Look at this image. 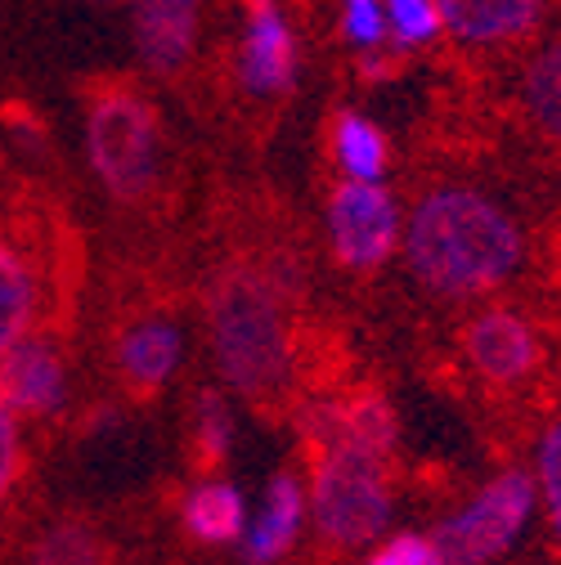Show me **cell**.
Returning a JSON list of instances; mask_svg holds the SVG:
<instances>
[{
  "instance_id": "cell-1",
  "label": "cell",
  "mask_w": 561,
  "mask_h": 565,
  "mask_svg": "<svg viewBox=\"0 0 561 565\" xmlns=\"http://www.w3.org/2000/svg\"><path fill=\"white\" fill-rule=\"evenodd\" d=\"M404 265L427 292L472 301L521 269L526 238L508 211L476 189H432L413 202L400 238Z\"/></svg>"
},
{
  "instance_id": "cell-2",
  "label": "cell",
  "mask_w": 561,
  "mask_h": 565,
  "mask_svg": "<svg viewBox=\"0 0 561 565\" xmlns=\"http://www.w3.org/2000/svg\"><path fill=\"white\" fill-rule=\"evenodd\" d=\"M207 341L225 386L269 404L293 386V337H288V292L265 265L234 260L207 282Z\"/></svg>"
},
{
  "instance_id": "cell-3",
  "label": "cell",
  "mask_w": 561,
  "mask_h": 565,
  "mask_svg": "<svg viewBox=\"0 0 561 565\" xmlns=\"http://www.w3.org/2000/svg\"><path fill=\"white\" fill-rule=\"evenodd\" d=\"M310 512L332 547L373 543L391 521L387 458L346 436H324L315 445Z\"/></svg>"
},
{
  "instance_id": "cell-4",
  "label": "cell",
  "mask_w": 561,
  "mask_h": 565,
  "mask_svg": "<svg viewBox=\"0 0 561 565\" xmlns=\"http://www.w3.org/2000/svg\"><path fill=\"white\" fill-rule=\"evenodd\" d=\"M86 158L95 180L117 202H139L158 184L162 167V126L145 95L108 86L86 113Z\"/></svg>"
},
{
  "instance_id": "cell-5",
  "label": "cell",
  "mask_w": 561,
  "mask_h": 565,
  "mask_svg": "<svg viewBox=\"0 0 561 565\" xmlns=\"http://www.w3.org/2000/svg\"><path fill=\"white\" fill-rule=\"evenodd\" d=\"M530 512H534V480L526 471H504L485 489H476L472 503L458 508L436 530V547L445 565H485L517 543Z\"/></svg>"
},
{
  "instance_id": "cell-6",
  "label": "cell",
  "mask_w": 561,
  "mask_h": 565,
  "mask_svg": "<svg viewBox=\"0 0 561 565\" xmlns=\"http://www.w3.org/2000/svg\"><path fill=\"white\" fill-rule=\"evenodd\" d=\"M404 211L382 180H341L328 198V243L346 269H378L400 252Z\"/></svg>"
},
{
  "instance_id": "cell-7",
  "label": "cell",
  "mask_w": 561,
  "mask_h": 565,
  "mask_svg": "<svg viewBox=\"0 0 561 565\" xmlns=\"http://www.w3.org/2000/svg\"><path fill=\"white\" fill-rule=\"evenodd\" d=\"M297 32L278 0H243V32H239V82L247 95H288L297 86Z\"/></svg>"
},
{
  "instance_id": "cell-8",
  "label": "cell",
  "mask_w": 561,
  "mask_h": 565,
  "mask_svg": "<svg viewBox=\"0 0 561 565\" xmlns=\"http://www.w3.org/2000/svg\"><path fill=\"white\" fill-rule=\"evenodd\" d=\"M463 350H467V364L489 386H517L543 360V341H539L534 323L521 310H508V306L480 310L463 332Z\"/></svg>"
},
{
  "instance_id": "cell-9",
  "label": "cell",
  "mask_w": 561,
  "mask_h": 565,
  "mask_svg": "<svg viewBox=\"0 0 561 565\" xmlns=\"http://www.w3.org/2000/svg\"><path fill=\"white\" fill-rule=\"evenodd\" d=\"M0 399L19 417H54L67 399V369L59 345L41 332H28L0 360Z\"/></svg>"
},
{
  "instance_id": "cell-10",
  "label": "cell",
  "mask_w": 561,
  "mask_h": 565,
  "mask_svg": "<svg viewBox=\"0 0 561 565\" xmlns=\"http://www.w3.org/2000/svg\"><path fill=\"white\" fill-rule=\"evenodd\" d=\"M548 6L552 0H436L445 36L476 50L526 41L548 19Z\"/></svg>"
},
{
  "instance_id": "cell-11",
  "label": "cell",
  "mask_w": 561,
  "mask_h": 565,
  "mask_svg": "<svg viewBox=\"0 0 561 565\" xmlns=\"http://www.w3.org/2000/svg\"><path fill=\"white\" fill-rule=\"evenodd\" d=\"M198 14H202V0H135L130 28H135V50L149 73L171 77L193 58Z\"/></svg>"
},
{
  "instance_id": "cell-12",
  "label": "cell",
  "mask_w": 561,
  "mask_h": 565,
  "mask_svg": "<svg viewBox=\"0 0 561 565\" xmlns=\"http://www.w3.org/2000/svg\"><path fill=\"white\" fill-rule=\"evenodd\" d=\"M306 489L293 471H278L265 489V503H261V516L252 521V530L243 534V556L247 565H274L284 556L297 534H301V521H306Z\"/></svg>"
},
{
  "instance_id": "cell-13",
  "label": "cell",
  "mask_w": 561,
  "mask_h": 565,
  "mask_svg": "<svg viewBox=\"0 0 561 565\" xmlns=\"http://www.w3.org/2000/svg\"><path fill=\"white\" fill-rule=\"evenodd\" d=\"M184 355V337L171 319H139L117 341V369L135 391H158Z\"/></svg>"
},
{
  "instance_id": "cell-14",
  "label": "cell",
  "mask_w": 561,
  "mask_h": 565,
  "mask_svg": "<svg viewBox=\"0 0 561 565\" xmlns=\"http://www.w3.org/2000/svg\"><path fill=\"white\" fill-rule=\"evenodd\" d=\"M36 310H41V278L28 252L0 234V360L36 328Z\"/></svg>"
},
{
  "instance_id": "cell-15",
  "label": "cell",
  "mask_w": 561,
  "mask_h": 565,
  "mask_svg": "<svg viewBox=\"0 0 561 565\" xmlns=\"http://www.w3.org/2000/svg\"><path fill=\"white\" fill-rule=\"evenodd\" d=\"M184 530L198 543H243L247 534V503L225 480H202L184 493Z\"/></svg>"
},
{
  "instance_id": "cell-16",
  "label": "cell",
  "mask_w": 561,
  "mask_h": 565,
  "mask_svg": "<svg viewBox=\"0 0 561 565\" xmlns=\"http://www.w3.org/2000/svg\"><path fill=\"white\" fill-rule=\"evenodd\" d=\"M332 158L346 180H382L391 167V145L373 117L364 113H337L332 121Z\"/></svg>"
},
{
  "instance_id": "cell-17",
  "label": "cell",
  "mask_w": 561,
  "mask_h": 565,
  "mask_svg": "<svg viewBox=\"0 0 561 565\" xmlns=\"http://www.w3.org/2000/svg\"><path fill=\"white\" fill-rule=\"evenodd\" d=\"M521 108L539 126V135L561 145V36L530 54L521 73Z\"/></svg>"
},
{
  "instance_id": "cell-18",
  "label": "cell",
  "mask_w": 561,
  "mask_h": 565,
  "mask_svg": "<svg viewBox=\"0 0 561 565\" xmlns=\"http://www.w3.org/2000/svg\"><path fill=\"white\" fill-rule=\"evenodd\" d=\"M28 565H104V543L86 521L67 516V521H54L36 539Z\"/></svg>"
},
{
  "instance_id": "cell-19",
  "label": "cell",
  "mask_w": 561,
  "mask_h": 565,
  "mask_svg": "<svg viewBox=\"0 0 561 565\" xmlns=\"http://www.w3.org/2000/svg\"><path fill=\"white\" fill-rule=\"evenodd\" d=\"M193 445H198L202 467H221L230 458L234 417H230V404L216 391H202L198 395V408H193Z\"/></svg>"
},
{
  "instance_id": "cell-20",
  "label": "cell",
  "mask_w": 561,
  "mask_h": 565,
  "mask_svg": "<svg viewBox=\"0 0 561 565\" xmlns=\"http://www.w3.org/2000/svg\"><path fill=\"white\" fill-rule=\"evenodd\" d=\"M387 28H391V45L400 50H417L445 32L436 0H387Z\"/></svg>"
},
{
  "instance_id": "cell-21",
  "label": "cell",
  "mask_w": 561,
  "mask_h": 565,
  "mask_svg": "<svg viewBox=\"0 0 561 565\" xmlns=\"http://www.w3.org/2000/svg\"><path fill=\"white\" fill-rule=\"evenodd\" d=\"M341 36L373 54L378 45L391 41V28H387V0H341Z\"/></svg>"
},
{
  "instance_id": "cell-22",
  "label": "cell",
  "mask_w": 561,
  "mask_h": 565,
  "mask_svg": "<svg viewBox=\"0 0 561 565\" xmlns=\"http://www.w3.org/2000/svg\"><path fill=\"white\" fill-rule=\"evenodd\" d=\"M534 467H539V493H543L548 525H552V534L561 539V417L539 436Z\"/></svg>"
},
{
  "instance_id": "cell-23",
  "label": "cell",
  "mask_w": 561,
  "mask_h": 565,
  "mask_svg": "<svg viewBox=\"0 0 561 565\" xmlns=\"http://www.w3.org/2000/svg\"><path fill=\"white\" fill-rule=\"evenodd\" d=\"M369 565H445V556H441L436 539L395 534V539H387V543L369 556Z\"/></svg>"
},
{
  "instance_id": "cell-24",
  "label": "cell",
  "mask_w": 561,
  "mask_h": 565,
  "mask_svg": "<svg viewBox=\"0 0 561 565\" xmlns=\"http://www.w3.org/2000/svg\"><path fill=\"white\" fill-rule=\"evenodd\" d=\"M23 467V440H19V413L0 399V503L10 499V489Z\"/></svg>"
}]
</instances>
